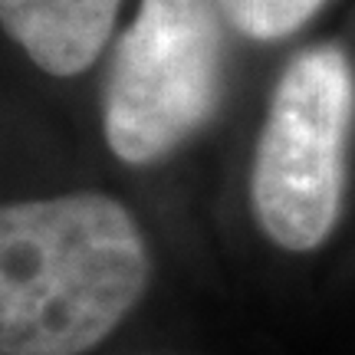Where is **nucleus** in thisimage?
<instances>
[{
	"mask_svg": "<svg viewBox=\"0 0 355 355\" xmlns=\"http://www.w3.org/2000/svg\"><path fill=\"white\" fill-rule=\"evenodd\" d=\"M152 277L139 220L102 191L0 211V352L83 355L119 329Z\"/></svg>",
	"mask_w": 355,
	"mask_h": 355,
	"instance_id": "1",
	"label": "nucleus"
},
{
	"mask_svg": "<svg viewBox=\"0 0 355 355\" xmlns=\"http://www.w3.org/2000/svg\"><path fill=\"white\" fill-rule=\"evenodd\" d=\"M352 105L349 60L329 43L296 53L273 86L250 165V204L260 230L290 254L316 250L339 220Z\"/></svg>",
	"mask_w": 355,
	"mask_h": 355,
	"instance_id": "2",
	"label": "nucleus"
},
{
	"mask_svg": "<svg viewBox=\"0 0 355 355\" xmlns=\"http://www.w3.org/2000/svg\"><path fill=\"white\" fill-rule=\"evenodd\" d=\"M214 0H141L112 50L105 141L125 165H155L211 119L224 89V33Z\"/></svg>",
	"mask_w": 355,
	"mask_h": 355,
	"instance_id": "3",
	"label": "nucleus"
},
{
	"mask_svg": "<svg viewBox=\"0 0 355 355\" xmlns=\"http://www.w3.org/2000/svg\"><path fill=\"white\" fill-rule=\"evenodd\" d=\"M122 0H0V24L40 73H86L112 40Z\"/></svg>",
	"mask_w": 355,
	"mask_h": 355,
	"instance_id": "4",
	"label": "nucleus"
},
{
	"mask_svg": "<svg viewBox=\"0 0 355 355\" xmlns=\"http://www.w3.org/2000/svg\"><path fill=\"white\" fill-rule=\"evenodd\" d=\"M329 0H214L224 24L257 43H277L303 30Z\"/></svg>",
	"mask_w": 355,
	"mask_h": 355,
	"instance_id": "5",
	"label": "nucleus"
}]
</instances>
